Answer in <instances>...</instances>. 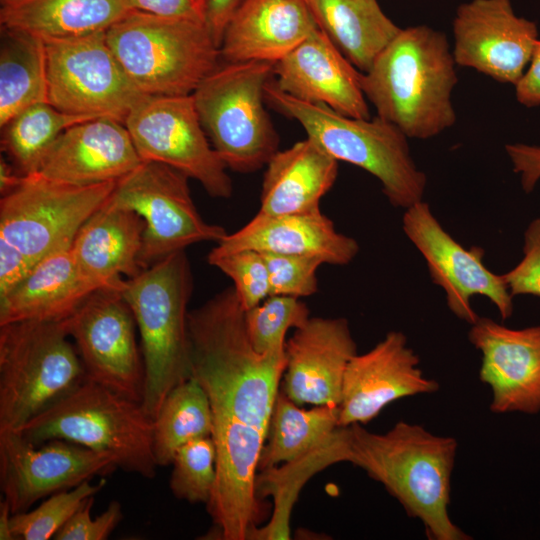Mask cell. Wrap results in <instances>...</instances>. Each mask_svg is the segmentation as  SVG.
<instances>
[{
	"instance_id": "45",
	"label": "cell",
	"mask_w": 540,
	"mask_h": 540,
	"mask_svg": "<svg viewBox=\"0 0 540 540\" xmlns=\"http://www.w3.org/2000/svg\"><path fill=\"white\" fill-rule=\"evenodd\" d=\"M516 99L525 107L540 105V39L523 76L515 85Z\"/></svg>"
},
{
	"instance_id": "42",
	"label": "cell",
	"mask_w": 540,
	"mask_h": 540,
	"mask_svg": "<svg viewBox=\"0 0 540 540\" xmlns=\"http://www.w3.org/2000/svg\"><path fill=\"white\" fill-rule=\"evenodd\" d=\"M132 9L167 18L204 23L203 0H127Z\"/></svg>"
},
{
	"instance_id": "7",
	"label": "cell",
	"mask_w": 540,
	"mask_h": 540,
	"mask_svg": "<svg viewBox=\"0 0 540 540\" xmlns=\"http://www.w3.org/2000/svg\"><path fill=\"white\" fill-rule=\"evenodd\" d=\"M106 38L130 80L149 96L191 95L220 65L219 47L199 21L132 10Z\"/></svg>"
},
{
	"instance_id": "26",
	"label": "cell",
	"mask_w": 540,
	"mask_h": 540,
	"mask_svg": "<svg viewBox=\"0 0 540 540\" xmlns=\"http://www.w3.org/2000/svg\"><path fill=\"white\" fill-rule=\"evenodd\" d=\"M98 289L80 268L71 249L53 253L0 298V325L27 320L62 321Z\"/></svg>"
},
{
	"instance_id": "28",
	"label": "cell",
	"mask_w": 540,
	"mask_h": 540,
	"mask_svg": "<svg viewBox=\"0 0 540 540\" xmlns=\"http://www.w3.org/2000/svg\"><path fill=\"white\" fill-rule=\"evenodd\" d=\"M132 10L127 0L2 1L0 23L43 39L70 38L107 31Z\"/></svg>"
},
{
	"instance_id": "24",
	"label": "cell",
	"mask_w": 540,
	"mask_h": 540,
	"mask_svg": "<svg viewBox=\"0 0 540 540\" xmlns=\"http://www.w3.org/2000/svg\"><path fill=\"white\" fill-rule=\"evenodd\" d=\"M318 28L305 0H243L219 47L223 63H276Z\"/></svg>"
},
{
	"instance_id": "46",
	"label": "cell",
	"mask_w": 540,
	"mask_h": 540,
	"mask_svg": "<svg viewBox=\"0 0 540 540\" xmlns=\"http://www.w3.org/2000/svg\"><path fill=\"white\" fill-rule=\"evenodd\" d=\"M24 175L14 172L13 166L3 157L0 159V192L1 196L7 194L21 182Z\"/></svg>"
},
{
	"instance_id": "11",
	"label": "cell",
	"mask_w": 540,
	"mask_h": 540,
	"mask_svg": "<svg viewBox=\"0 0 540 540\" xmlns=\"http://www.w3.org/2000/svg\"><path fill=\"white\" fill-rule=\"evenodd\" d=\"M48 102L56 109L124 123L146 96L130 80L111 50L106 31L43 39Z\"/></svg>"
},
{
	"instance_id": "14",
	"label": "cell",
	"mask_w": 540,
	"mask_h": 540,
	"mask_svg": "<svg viewBox=\"0 0 540 540\" xmlns=\"http://www.w3.org/2000/svg\"><path fill=\"white\" fill-rule=\"evenodd\" d=\"M62 322L74 340L85 377L142 403L144 362L136 343V321L121 291H94Z\"/></svg>"
},
{
	"instance_id": "43",
	"label": "cell",
	"mask_w": 540,
	"mask_h": 540,
	"mask_svg": "<svg viewBox=\"0 0 540 540\" xmlns=\"http://www.w3.org/2000/svg\"><path fill=\"white\" fill-rule=\"evenodd\" d=\"M505 150L514 172L520 175L523 190L532 192L540 180V146L513 143L507 144Z\"/></svg>"
},
{
	"instance_id": "3",
	"label": "cell",
	"mask_w": 540,
	"mask_h": 540,
	"mask_svg": "<svg viewBox=\"0 0 540 540\" xmlns=\"http://www.w3.org/2000/svg\"><path fill=\"white\" fill-rule=\"evenodd\" d=\"M446 36L425 25L401 29L361 74V87L377 116L408 138L428 139L456 122L451 101L457 84Z\"/></svg>"
},
{
	"instance_id": "33",
	"label": "cell",
	"mask_w": 540,
	"mask_h": 540,
	"mask_svg": "<svg viewBox=\"0 0 540 540\" xmlns=\"http://www.w3.org/2000/svg\"><path fill=\"white\" fill-rule=\"evenodd\" d=\"M93 119L64 113L48 102L24 109L2 127V150L22 175L36 173L48 149L69 127Z\"/></svg>"
},
{
	"instance_id": "17",
	"label": "cell",
	"mask_w": 540,
	"mask_h": 540,
	"mask_svg": "<svg viewBox=\"0 0 540 540\" xmlns=\"http://www.w3.org/2000/svg\"><path fill=\"white\" fill-rule=\"evenodd\" d=\"M456 65L516 85L533 56L538 38L535 22L515 14L510 0H471L453 20Z\"/></svg>"
},
{
	"instance_id": "21",
	"label": "cell",
	"mask_w": 540,
	"mask_h": 540,
	"mask_svg": "<svg viewBox=\"0 0 540 540\" xmlns=\"http://www.w3.org/2000/svg\"><path fill=\"white\" fill-rule=\"evenodd\" d=\"M142 162L125 124L102 117L66 129L36 173L56 182L87 186L118 181Z\"/></svg>"
},
{
	"instance_id": "27",
	"label": "cell",
	"mask_w": 540,
	"mask_h": 540,
	"mask_svg": "<svg viewBox=\"0 0 540 540\" xmlns=\"http://www.w3.org/2000/svg\"><path fill=\"white\" fill-rule=\"evenodd\" d=\"M266 166L259 211L271 215L319 211L338 175V161L309 137L278 150Z\"/></svg>"
},
{
	"instance_id": "20",
	"label": "cell",
	"mask_w": 540,
	"mask_h": 540,
	"mask_svg": "<svg viewBox=\"0 0 540 540\" xmlns=\"http://www.w3.org/2000/svg\"><path fill=\"white\" fill-rule=\"evenodd\" d=\"M282 390L298 405L341 401L344 374L357 354L346 318L311 317L286 341Z\"/></svg>"
},
{
	"instance_id": "1",
	"label": "cell",
	"mask_w": 540,
	"mask_h": 540,
	"mask_svg": "<svg viewBox=\"0 0 540 540\" xmlns=\"http://www.w3.org/2000/svg\"><path fill=\"white\" fill-rule=\"evenodd\" d=\"M192 377L206 392L216 448V482L207 511L221 539H251L259 516L256 472L285 349L257 352L233 287L188 312Z\"/></svg>"
},
{
	"instance_id": "47",
	"label": "cell",
	"mask_w": 540,
	"mask_h": 540,
	"mask_svg": "<svg viewBox=\"0 0 540 540\" xmlns=\"http://www.w3.org/2000/svg\"><path fill=\"white\" fill-rule=\"evenodd\" d=\"M11 510L8 503L4 500L0 503V539L13 540L14 537L10 528Z\"/></svg>"
},
{
	"instance_id": "44",
	"label": "cell",
	"mask_w": 540,
	"mask_h": 540,
	"mask_svg": "<svg viewBox=\"0 0 540 540\" xmlns=\"http://www.w3.org/2000/svg\"><path fill=\"white\" fill-rule=\"evenodd\" d=\"M243 0H203L204 24L220 47L225 28Z\"/></svg>"
},
{
	"instance_id": "41",
	"label": "cell",
	"mask_w": 540,
	"mask_h": 540,
	"mask_svg": "<svg viewBox=\"0 0 540 540\" xmlns=\"http://www.w3.org/2000/svg\"><path fill=\"white\" fill-rule=\"evenodd\" d=\"M36 264L15 246L0 239V298L23 281Z\"/></svg>"
},
{
	"instance_id": "38",
	"label": "cell",
	"mask_w": 540,
	"mask_h": 540,
	"mask_svg": "<svg viewBox=\"0 0 540 540\" xmlns=\"http://www.w3.org/2000/svg\"><path fill=\"white\" fill-rule=\"evenodd\" d=\"M269 273L270 295L311 296L318 291L317 270L323 261L313 256L262 253Z\"/></svg>"
},
{
	"instance_id": "39",
	"label": "cell",
	"mask_w": 540,
	"mask_h": 540,
	"mask_svg": "<svg viewBox=\"0 0 540 540\" xmlns=\"http://www.w3.org/2000/svg\"><path fill=\"white\" fill-rule=\"evenodd\" d=\"M502 276L513 297H540V217L532 220L524 232L522 259Z\"/></svg>"
},
{
	"instance_id": "9",
	"label": "cell",
	"mask_w": 540,
	"mask_h": 540,
	"mask_svg": "<svg viewBox=\"0 0 540 540\" xmlns=\"http://www.w3.org/2000/svg\"><path fill=\"white\" fill-rule=\"evenodd\" d=\"M274 64L223 63L192 93L211 145L233 171L255 172L278 151L279 137L264 106Z\"/></svg>"
},
{
	"instance_id": "29",
	"label": "cell",
	"mask_w": 540,
	"mask_h": 540,
	"mask_svg": "<svg viewBox=\"0 0 540 540\" xmlns=\"http://www.w3.org/2000/svg\"><path fill=\"white\" fill-rule=\"evenodd\" d=\"M319 29L361 72H366L399 28L377 0H305Z\"/></svg>"
},
{
	"instance_id": "15",
	"label": "cell",
	"mask_w": 540,
	"mask_h": 540,
	"mask_svg": "<svg viewBox=\"0 0 540 540\" xmlns=\"http://www.w3.org/2000/svg\"><path fill=\"white\" fill-rule=\"evenodd\" d=\"M402 228L426 261L432 282L440 286L449 310L460 320L473 324L478 315L471 299L481 295L507 320L514 311L513 296L502 275L483 263L484 250L458 243L441 225L429 204L420 201L405 209Z\"/></svg>"
},
{
	"instance_id": "2",
	"label": "cell",
	"mask_w": 540,
	"mask_h": 540,
	"mask_svg": "<svg viewBox=\"0 0 540 540\" xmlns=\"http://www.w3.org/2000/svg\"><path fill=\"white\" fill-rule=\"evenodd\" d=\"M348 427V462L381 483L431 540L472 537L449 515L451 475L457 440L433 434L419 424L397 422L385 433L361 424Z\"/></svg>"
},
{
	"instance_id": "25",
	"label": "cell",
	"mask_w": 540,
	"mask_h": 540,
	"mask_svg": "<svg viewBox=\"0 0 540 540\" xmlns=\"http://www.w3.org/2000/svg\"><path fill=\"white\" fill-rule=\"evenodd\" d=\"M145 222L135 211L108 202L81 227L71 252L100 288L122 289L125 279L143 271L140 253Z\"/></svg>"
},
{
	"instance_id": "12",
	"label": "cell",
	"mask_w": 540,
	"mask_h": 540,
	"mask_svg": "<svg viewBox=\"0 0 540 540\" xmlns=\"http://www.w3.org/2000/svg\"><path fill=\"white\" fill-rule=\"evenodd\" d=\"M189 177L161 162L143 161L116 182L108 202L135 211L145 222L140 265L203 241H220L227 232L206 222L192 200Z\"/></svg>"
},
{
	"instance_id": "40",
	"label": "cell",
	"mask_w": 540,
	"mask_h": 540,
	"mask_svg": "<svg viewBox=\"0 0 540 540\" xmlns=\"http://www.w3.org/2000/svg\"><path fill=\"white\" fill-rule=\"evenodd\" d=\"M90 496L54 536L56 540H105L123 518L121 505L111 501L106 510L96 518L90 513L94 503Z\"/></svg>"
},
{
	"instance_id": "4",
	"label": "cell",
	"mask_w": 540,
	"mask_h": 540,
	"mask_svg": "<svg viewBox=\"0 0 540 540\" xmlns=\"http://www.w3.org/2000/svg\"><path fill=\"white\" fill-rule=\"evenodd\" d=\"M193 277L185 250L125 279L121 293L141 335L145 369L142 407L154 419L168 393L192 377L187 306Z\"/></svg>"
},
{
	"instance_id": "18",
	"label": "cell",
	"mask_w": 540,
	"mask_h": 540,
	"mask_svg": "<svg viewBox=\"0 0 540 540\" xmlns=\"http://www.w3.org/2000/svg\"><path fill=\"white\" fill-rule=\"evenodd\" d=\"M439 388L420 368L419 356L406 335L390 331L372 349L350 360L343 379L339 426L365 425L388 404Z\"/></svg>"
},
{
	"instance_id": "30",
	"label": "cell",
	"mask_w": 540,
	"mask_h": 540,
	"mask_svg": "<svg viewBox=\"0 0 540 540\" xmlns=\"http://www.w3.org/2000/svg\"><path fill=\"white\" fill-rule=\"evenodd\" d=\"M41 102H48L43 38L23 30L1 27V128L24 109Z\"/></svg>"
},
{
	"instance_id": "35",
	"label": "cell",
	"mask_w": 540,
	"mask_h": 540,
	"mask_svg": "<svg viewBox=\"0 0 540 540\" xmlns=\"http://www.w3.org/2000/svg\"><path fill=\"white\" fill-rule=\"evenodd\" d=\"M105 484V480L97 484H91L87 480L72 489L52 494L32 511L12 514L10 528L14 539L54 538L85 500L95 496Z\"/></svg>"
},
{
	"instance_id": "32",
	"label": "cell",
	"mask_w": 540,
	"mask_h": 540,
	"mask_svg": "<svg viewBox=\"0 0 540 540\" xmlns=\"http://www.w3.org/2000/svg\"><path fill=\"white\" fill-rule=\"evenodd\" d=\"M212 412L208 396L193 378L174 387L154 418L153 452L158 466L171 464L186 443L211 437Z\"/></svg>"
},
{
	"instance_id": "23",
	"label": "cell",
	"mask_w": 540,
	"mask_h": 540,
	"mask_svg": "<svg viewBox=\"0 0 540 540\" xmlns=\"http://www.w3.org/2000/svg\"><path fill=\"white\" fill-rule=\"evenodd\" d=\"M218 252L255 250L264 254L313 256L331 265L349 264L359 252L357 241L338 232L321 210L271 215L258 212L239 230L226 234Z\"/></svg>"
},
{
	"instance_id": "16",
	"label": "cell",
	"mask_w": 540,
	"mask_h": 540,
	"mask_svg": "<svg viewBox=\"0 0 540 540\" xmlns=\"http://www.w3.org/2000/svg\"><path fill=\"white\" fill-rule=\"evenodd\" d=\"M116 468L109 453L60 439L36 445L18 431H0V485L12 514Z\"/></svg>"
},
{
	"instance_id": "31",
	"label": "cell",
	"mask_w": 540,
	"mask_h": 540,
	"mask_svg": "<svg viewBox=\"0 0 540 540\" xmlns=\"http://www.w3.org/2000/svg\"><path fill=\"white\" fill-rule=\"evenodd\" d=\"M339 427V406L303 409L279 390L269 422L258 471L292 462L327 440Z\"/></svg>"
},
{
	"instance_id": "34",
	"label": "cell",
	"mask_w": 540,
	"mask_h": 540,
	"mask_svg": "<svg viewBox=\"0 0 540 540\" xmlns=\"http://www.w3.org/2000/svg\"><path fill=\"white\" fill-rule=\"evenodd\" d=\"M310 318V310L300 298L283 295H269L245 311L247 333L259 353L285 349L287 331L303 327Z\"/></svg>"
},
{
	"instance_id": "19",
	"label": "cell",
	"mask_w": 540,
	"mask_h": 540,
	"mask_svg": "<svg viewBox=\"0 0 540 540\" xmlns=\"http://www.w3.org/2000/svg\"><path fill=\"white\" fill-rule=\"evenodd\" d=\"M469 342L482 355L479 379L496 414L540 412V326L509 328L489 317L470 325Z\"/></svg>"
},
{
	"instance_id": "22",
	"label": "cell",
	"mask_w": 540,
	"mask_h": 540,
	"mask_svg": "<svg viewBox=\"0 0 540 540\" xmlns=\"http://www.w3.org/2000/svg\"><path fill=\"white\" fill-rule=\"evenodd\" d=\"M273 73L277 87L296 99L349 117L370 118L362 72L319 28L278 60Z\"/></svg>"
},
{
	"instance_id": "48",
	"label": "cell",
	"mask_w": 540,
	"mask_h": 540,
	"mask_svg": "<svg viewBox=\"0 0 540 540\" xmlns=\"http://www.w3.org/2000/svg\"><path fill=\"white\" fill-rule=\"evenodd\" d=\"M1 1H12V2H14V1H20V0H1Z\"/></svg>"
},
{
	"instance_id": "5",
	"label": "cell",
	"mask_w": 540,
	"mask_h": 540,
	"mask_svg": "<svg viewBox=\"0 0 540 540\" xmlns=\"http://www.w3.org/2000/svg\"><path fill=\"white\" fill-rule=\"evenodd\" d=\"M266 102L295 119L337 161L360 167L376 177L389 203L407 209L423 200L427 178L415 164L408 137L379 116L354 118L323 104L296 99L280 90L273 77L265 86Z\"/></svg>"
},
{
	"instance_id": "13",
	"label": "cell",
	"mask_w": 540,
	"mask_h": 540,
	"mask_svg": "<svg viewBox=\"0 0 540 540\" xmlns=\"http://www.w3.org/2000/svg\"><path fill=\"white\" fill-rule=\"evenodd\" d=\"M143 161L167 164L197 180L213 198H230L227 166L211 145L191 95L146 96L124 121Z\"/></svg>"
},
{
	"instance_id": "10",
	"label": "cell",
	"mask_w": 540,
	"mask_h": 540,
	"mask_svg": "<svg viewBox=\"0 0 540 540\" xmlns=\"http://www.w3.org/2000/svg\"><path fill=\"white\" fill-rule=\"evenodd\" d=\"M117 181L77 186L37 173L24 175L0 199V239L38 263L71 248L84 223L108 200Z\"/></svg>"
},
{
	"instance_id": "8",
	"label": "cell",
	"mask_w": 540,
	"mask_h": 540,
	"mask_svg": "<svg viewBox=\"0 0 540 540\" xmlns=\"http://www.w3.org/2000/svg\"><path fill=\"white\" fill-rule=\"evenodd\" d=\"M62 321L0 325V431L17 430L86 377Z\"/></svg>"
},
{
	"instance_id": "36",
	"label": "cell",
	"mask_w": 540,
	"mask_h": 540,
	"mask_svg": "<svg viewBox=\"0 0 540 540\" xmlns=\"http://www.w3.org/2000/svg\"><path fill=\"white\" fill-rule=\"evenodd\" d=\"M170 489L190 503L208 504L216 482V448L212 437L192 440L181 446L171 462Z\"/></svg>"
},
{
	"instance_id": "6",
	"label": "cell",
	"mask_w": 540,
	"mask_h": 540,
	"mask_svg": "<svg viewBox=\"0 0 540 540\" xmlns=\"http://www.w3.org/2000/svg\"><path fill=\"white\" fill-rule=\"evenodd\" d=\"M33 444L60 439L112 455L117 466L154 478V419L142 404L85 378L15 430Z\"/></svg>"
},
{
	"instance_id": "37",
	"label": "cell",
	"mask_w": 540,
	"mask_h": 540,
	"mask_svg": "<svg viewBox=\"0 0 540 540\" xmlns=\"http://www.w3.org/2000/svg\"><path fill=\"white\" fill-rule=\"evenodd\" d=\"M208 262L233 281V288L245 311L270 295L269 273L262 253L255 250L218 252L212 249Z\"/></svg>"
}]
</instances>
